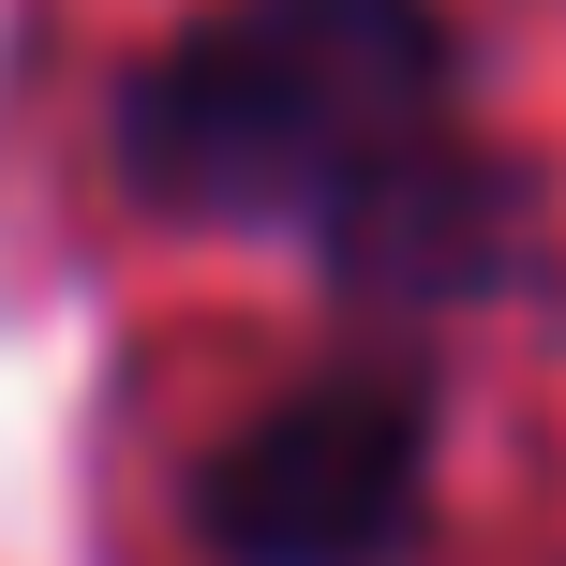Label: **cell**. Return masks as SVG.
I'll list each match as a JSON object with an SVG mask.
<instances>
[{"label": "cell", "instance_id": "1", "mask_svg": "<svg viewBox=\"0 0 566 566\" xmlns=\"http://www.w3.org/2000/svg\"><path fill=\"white\" fill-rule=\"evenodd\" d=\"M119 149L165 209H209V224L298 209L343 239L432 149H462L448 30H432V0H224L149 60Z\"/></svg>", "mask_w": 566, "mask_h": 566}, {"label": "cell", "instance_id": "2", "mask_svg": "<svg viewBox=\"0 0 566 566\" xmlns=\"http://www.w3.org/2000/svg\"><path fill=\"white\" fill-rule=\"evenodd\" d=\"M418 478H432V402L418 373L358 358V373H313L283 388L224 462H209V537L224 566H388L402 522H418Z\"/></svg>", "mask_w": 566, "mask_h": 566}]
</instances>
